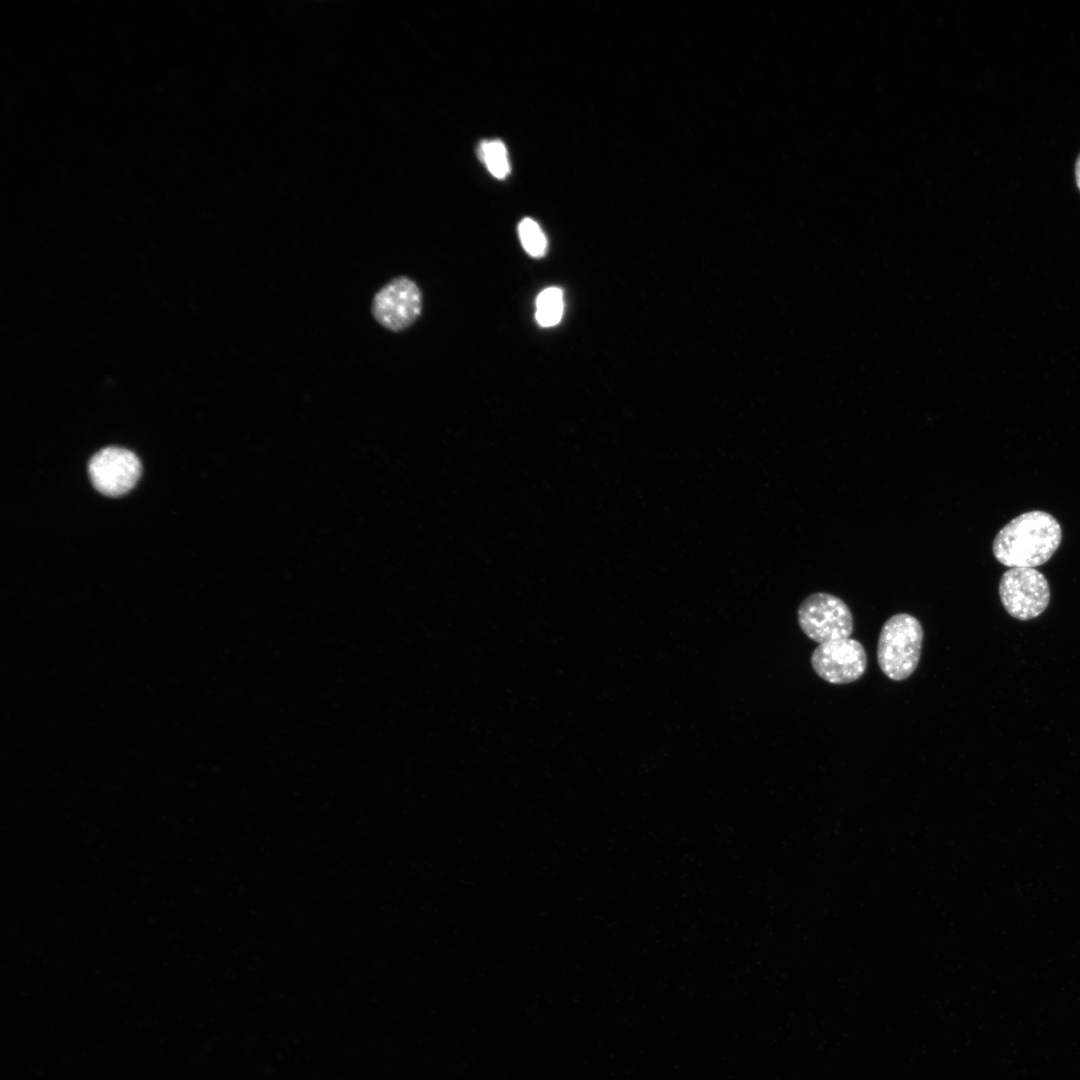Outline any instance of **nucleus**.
Listing matches in <instances>:
<instances>
[{
    "instance_id": "obj_1",
    "label": "nucleus",
    "mask_w": 1080,
    "mask_h": 1080,
    "mask_svg": "<svg viewBox=\"0 0 1080 1080\" xmlns=\"http://www.w3.org/2000/svg\"><path fill=\"white\" fill-rule=\"evenodd\" d=\"M1058 521L1044 511H1029L1006 524L993 541V554L1010 568H1034L1047 562L1061 543Z\"/></svg>"
},
{
    "instance_id": "obj_2",
    "label": "nucleus",
    "mask_w": 1080,
    "mask_h": 1080,
    "mask_svg": "<svg viewBox=\"0 0 1080 1080\" xmlns=\"http://www.w3.org/2000/svg\"><path fill=\"white\" fill-rule=\"evenodd\" d=\"M923 641V629L917 618L907 613L891 616L883 625L877 644L881 671L891 680L901 681L916 670Z\"/></svg>"
},
{
    "instance_id": "obj_3",
    "label": "nucleus",
    "mask_w": 1080,
    "mask_h": 1080,
    "mask_svg": "<svg viewBox=\"0 0 1080 1080\" xmlns=\"http://www.w3.org/2000/svg\"><path fill=\"white\" fill-rule=\"evenodd\" d=\"M798 623L811 640L822 644L850 638L853 616L839 597L818 592L806 597L798 608Z\"/></svg>"
},
{
    "instance_id": "obj_4",
    "label": "nucleus",
    "mask_w": 1080,
    "mask_h": 1080,
    "mask_svg": "<svg viewBox=\"0 0 1080 1080\" xmlns=\"http://www.w3.org/2000/svg\"><path fill=\"white\" fill-rule=\"evenodd\" d=\"M1005 610L1018 620L1036 618L1049 604L1050 589L1042 573L1034 568H1010L999 582Z\"/></svg>"
},
{
    "instance_id": "obj_5",
    "label": "nucleus",
    "mask_w": 1080,
    "mask_h": 1080,
    "mask_svg": "<svg viewBox=\"0 0 1080 1080\" xmlns=\"http://www.w3.org/2000/svg\"><path fill=\"white\" fill-rule=\"evenodd\" d=\"M421 310V291L406 276H398L386 283L375 294L371 304L375 320L393 332L410 327L420 316Z\"/></svg>"
},
{
    "instance_id": "obj_6",
    "label": "nucleus",
    "mask_w": 1080,
    "mask_h": 1080,
    "mask_svg": "<svg viewBox=\"0 0 1080 1080\" xmlns=\"http://www.w3.org/2000/svg\"><path fill=\"white\" fill-rule=\"evenodd\" d=\"M811 665L823 680L847 684L864 674L867 656L859 641L847 638L819 644L811 655Z\"/></svg>"
},
{
    "instance_id": "obj_7",
    "label": "nucleus",
    "mask_w": 1080,
    "mask_h": 1080,
    "mask_svg": "<svg viewBox=\"0 0 1080 1080\" xmlns=\"http://www.w3.org/2000/svg\"><path fill=\"white\" fill-rule=\"evenodd\" d=\"M88 471L98 491L107 496H120L136 484L141 474V463L127 449L107 447L91 458Z\"/></svg>"
},
{
    "instance_id": "obj_8",
    "label": "nucleus",
    "mask_w": 1080,
    "mask_h": 1080,
    "mask_svg": "<svg viewBox=\"0 0 1080 1080\" xmlns=\"http://www.w3.org/2000/svg\"><path fill=\"white\" fill-rule=\"evenodd\" d=\"M563 292L559 287L544 289L536 299L535 318L542 327L557 325L563 315Z\"/></svg>"
},
{
    "instance_id": "obj_9",
    "label": "nucleus",
    "mask_w": 1080,
    "mask_h": 1080,
    "mask_svg": "<svg viewBox=\"0 0 1080 1080\" xmlns=\"http://www.w3.org/2000/svg\"><path fill=\"white\" fill-rule=\"evenodd\" d=\"M520 242L533 258H541L547 252V238L539 224L531 218H524L518 225Z\"/></svg>"
},
{
    "instance_id": "obj_10",
    "label": "nucleus",
    "mask_w": 1080,
    "mask_h": 1080,
    "mask_svg": "<svg viewBox=\"0 0 1080 1080\" xmlns=\"http://www.w3.org/2000/svg\"><path fill=\"white\" fill-rule=\"evenodd\" d=\"M480 157L494 177L503 179L508 175L510 166L507 150L501 141L492 140L481 143Z\"/></svg>"
},
{
    "instance_id": "obj_11",
    "label": "nucleus",
    "mask_w": 1080,
    "mask_h": 1080,
    "mask_svg": "<svg viewBox=\"0 0 1080 1080\" xmlns=\"http://www.w3.org/2000/svg\"><path fill=\"white\" fill-rule=\"evenodd\" d=\"M1075 177H1076L1077 185H1078V187L1080 189V156H1079V158H1078V160L1076 162V166H1075Z\"/></svg>"
}]
</instances>
